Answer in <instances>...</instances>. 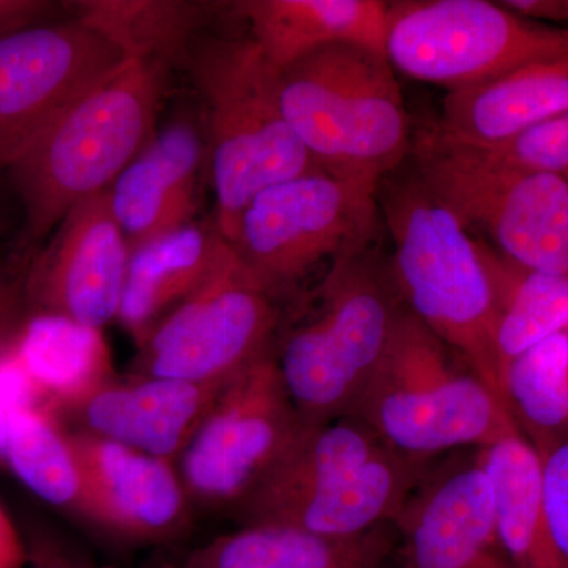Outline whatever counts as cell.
Instances as JSON below:
<instances>
[{
    "label": "cell",
    "instance_id": "6da1fadb",
    "mask_svg": "<svg viewBox=\"0 0 568 568\" xmlns=\"http://www.w3.org/2000/svg\"><path fill=\"white\" fill-rule=\"evenodd\" d=\"M166 63L129 59L54 119L6 168L24 211L26 264L78 204L108 192L155 136Z\"/></svg>",
    "mask_w": 568,
    "mask_h": 568
},
{
    "label": "cell",
    "instance_id": "7a4b0ae2",
    "mask_svg": "<svg viewBox=\"0 0 568 568\" xmlns=\"http://www.w3.org/2000/svg\"><path fill=\"white\" fill-rule=\"evenodd\" d=\"M426 473V459L399 454L357 418L302 424L234 508L242 525L357 537L394 525Z\"/></svg>",
    "mask_w": 568,
    "mask_h": 568
},
{
    "label": "cell",
    "instance_id": "3957f363",
    "mask_svg": "<svg viewBox=\"0 0 568 568\" xmlns=\"http://www.w3.org/2000/svg\"><path fill=\"white\" fill-rule=\"evenodd\" d=\"M183 62L209 111L213 223L231 242L242 212L257 193L321 170L284 115L282 71L256 41L197 37Z\"/></svg>",
    "mask_w": 568,
    "mask_h": 568
},
{
    "label": "cell",
    "instance_id": "277c9868",
    "mask_svg": "<svg viewBox=\"0 0 568 568\" xmlns=\"http://www.w3.org/2000/svg\"><path fill=\"white\" fill-rule=\"evenodd\" d=\"M286 121L324 173L379 190L405 159L409 118L386 52L334 44L282 70Z\"/></svg>",
    "mask_w": 568,
    "mask_h": 568
},
{
    "label": "cell",
    "instance_id": "5b68a950",
    "mask_svg": "<svg viewBox=\"0 0 568 568\" xmlns=\"http://www.w3.org/2000/svg\"><path fill=\"white\" fill-rule=\"evenodd\" d=\"M386 216L395 245V290L407 312L506 405L496 293L480 242L420 181L388 194Z\"/></svg>",
    "mask_w": 568,
    "mask_h": 568
},
{
    "label": "cell",
    "instance_id": "8992f818",
    "mask_svg": "<svg viewBox=\"0 0 568 568\" xmlns=\"http://www.w3.org/2000/svg\"><path fill=\"white\" fill-rule=\"evenodd\" d=\"M349 417L399 454L426 462L521 433L487 384L405 310Z\"/></svg>",
    "mask_w": 568,
    "mask_h": 568
},
{
    "label": "cell",
    "instance_id": "52a82bcc",
    "mask_svg": "<svg viewBox=\"0 0 568 568\" xmlns=\"http://www.w3.org/2000/svg\"><path fill=\"white\" fill-rule=\"evenodd\" d=\"M315 297L275 351L287 395L308 425L351 416L403 312L362 252L335 260Z\"/></svg>",
    "mask_w": 568,
    "mask_h": 568
},
{
    "label": "cell",
    "instance_id": "ba28073f",
    "mask_svg": "<svg viewBox=\"0 0 568 568\" xmlns=\"http://www.w3.org/2000/svg\"><path fill=\"white\" fill-rule=\"evenodd\" d=\"M418 181L496 252L529 271L568 275V181L526 170L480 149L440 141L416 145Z\"/></svg>",
    "mask_w": 568,
    "mask_h": 568
},
{
    "label": "cell",
    "instance_id": "9c48e42d",
    "mask_svg": "<svg viewBox=\"0 0 568 568\" xmlns=\"http://www.w3.org/2000/svg\"><path fill=\"white\" fill-rule=\"evenodd\" d=\"M386 54L395 71L448 91L534 63L568 61V28L488 0L388 3Z\"/></svg>",
    "mask_w": 568,
    "mask_h": 568
},
{
    "label": "cell",
    "instance_id": "30bf717a",
    "mask_svg": "<svg viewBox=\"0 0 568 568\" xmlns=\"http://www.w3.org/2000/svg\"><path fill=\"white\" fill-rule=\"evenodd\" d=\"M376 194L324 171L298 175L257 193L227 244L274 295L324 260L362 252L375 224Z\"/></svg>",
    "mask_w": 568,
    "mask_h": 568
},
{
    "label": "cell",
    "instance_id": "8fae6325",
    "mask_svg": "<svg viewBox=\"0 0 568 568\" xmlns=\"http://www.w3.org/2000/svg\"><path fill=\"white\" fill-rule=\"evenodd\" d=\"M272 297L226 242L211 276L138 346V375L227 383L272 349Z\"/></svg>",
    "mask_w": 568,
    "mask_h": 568
},
{
    "label": "cell",
    "instance_id": "7c38bea8",
    "mask_svg": "<svg viewBox=\"0 0 568 568\" xmlns=\"http://www.w3.org/2000/svg\"><path fill=\"white\" fill-rule=\"evenodd\" d=\"M302 424L272 347L224 384L178 459L190 499L234 507L282 457Z\"/></svg>",
    "mask_w": 568,
    "mask_h": 568
},
{
    "label": "cell",
    "instance_id": "4fadbf2b",
    "mask_svg": "<svg viewBox=\"0 0 568 568\" xmlns=\"http://www.w3.org/2000/svg\"><path fill=\"white\" fill-rule=\"evenodd\" d=\"M129 61L78 20L0 39V171L93 85Z\"/></svg>",
    "mask_w": 568,
    "mask_h": 568
},
{
    "label": "cell",
    "instance_id": "5bb4252c",
    "mask_svg": "<svg viewBox=\"0 0 568 568\" xmlns=\"http://www.w3.org/2000/svg\"><path fill=\"white\" fill-rule=\"evenodd\" d=\"M130 250L108 192L78 204L29 263L33 310L102 328L118 321Z\"/></svg>",
    "mask_w": 568,
    "mask_h": 568
},
{
    "label": "cell",
    "instance_id": "9a60e30c",
    "mask_svg": "<svg viewBox=\"0 0 568 568\" xmlns=\"http://www.w3.org/2000/svg\"><path fill=\"white\" fill-rule=\"evenodd\" d=\"M394 525L406 568H514L478 452L428 470Z\"/></svg>",
    "mask_w": 568,
    "mask_h": 568
},
{
    "label": "cell",
    "instance_id": "2e32d148",
    "mask_svg": "<svg viewBox=\"0 0 568 568\" xmlns=\"http://www.w3.org/2000/svg\"><path fill=\"white\" fill-rule=\"evenodd\" d=\"M70 439L81 470L80 515L144 544L185 532L192 499L174 463L84 432Z\"/></svg>",
    "mask_w": 568,
    "mask_h": 568
},
{
    "label": "cell",
    "instance_id": "e0dca14e",
    "mask_svg": "<svg viewBox=\"0 0 568 568\" xmlns=\"http://www.w3.org/2000/svg\"><path fill=\"white\" fill-rule=\"evenodd\" d=\"M224 384L138 375L111 381L71 413L80 432L175 463Z\"/></svg>",
    "mask_w": 568,
    "mask_h": 568
},
{
    "label": "cell",
    "instance_id": "ac0fdd59",
    "mask_svg": "<svg viewBox=\"0 0 568 568\" xmlns=\"http://www.w3.org/2000/svg\"><path fill=\"white\" fill-rule=\"evenodd\" d=\"M204 142L189 121L155 133L108 190L130 250L193 223Z\"/></svg>",
    "mask_w": 568,
    "mask_h": 568
},
{
    "label": "cell",
    "instance_id": "d6986e66",
    "mask_svg": "<svg viewBox=\"0 0 568 568\" xmlns=\"http://www.w3.org/2000/svg\"><path fill=\"white\" fill-rule=\"evenodd\" d=\"M568 111V61L521 67L448 91L433 134L448 144L489 149Z\"/></svg>",
    "mask_w": 568,
    "mask_h": 568
},
{
    "label": "cell",
    "instance_id": "ffe728a7",
    "mask_svg": "<svg viewBox=\"0 0 568 568\" xmlns=\"http://www.w3.org/2000/svg\"><path fill=\"white\" fill-rule=\"evenodd\" d=\"M388 2L381 0H241L234 17L248 22L250 39L280 71L306 55L357 44L386 52Z\"/></svg>",
    "mask_w": 568,
    "mask_h": 568
},
{
    "label": "cell",
    "instance_id": "44dd1931",
    "mask_svg": "<svg viewBox=\"0 0 568 568\" xmlns=\"http://www.w3.org/2000/svg\"><path fill=\"white\" fill-rule=\"evenodd\" d=\"M224 245L215 223L193 222L133 250L118 321L138 346L211 276Z\"/></svg>",
    "mask_w": 568,
    "mask_h": 568
},
{
    "label": "cell",
    "instance_id": "7402d4cb",
    "mask_svg": "<svg viewBox=\"0 0 568 568\" xmlns=\"http://www.w3.org/2000/svg\"><path fill=\"white\" fill-rule=\"evenodd\" d=\"M394 547L390 526L351 538L280 525H242L193 549L179 568H376Z\"/></svg>",
    "mask_w": 568,
    "mask_h": 568
},
{
    "label": "cell",
    "instance_id": "603a6c76",
    "mask_svg": "<svg viewBox=\"0 0 568 568\" xmlns=\"http://www.w3.org/2000/svg\"><path fill=\"white\" fill-rule=\"evenodd\" d=\"M13 338L51 413H71L114 381L110 347L100 328L36 310L13 328Z\"/></svg>",
    "mask_w": 568,
    "mask_h": 568
},
{
    "label": "cell",
    "instance_id": "cb8c5ba5",
    "mask_svg": "<svg viewBox=\"0 0 568 568\" xmlns=\"http://www.w3.org/2000/svg\"><path fill=\"white\" fill-rule=\"evenodd\" d=\"M491 481L497 532L514 568H568L541 500L540 457L521 433L480 448Z\"/></svg>",
    "mask_w": 568,
    "mask_h": 568
},
{
    "label": "cell",
    "instance_id": "d4e9b609",
    "mask_svg": "<svg viewBox=\"0 0 568 568\" xmlns=\"http://www.w3.org/2000/svg\"><path fill=\"white\" fill-rule=\"evenodd\" d=\"M226 3L186 0H81L74 20L99 32L129 59L170 63L183 55Z\"/></svg>",
    "mask_w": 568,
    "mask_h": 568
},
{
    "label": "cell",
    "instance_id": "484cf974",
    "mask_svg": "<svg viewBox=\"0 0 568 568\" xmlns=\"http://www.w3.org/2000/svg\"><path fill=\"white\" fill-rule=\"evenodd\" d=\"M497 304L500 372L529 347L568 328V275L529 271L480 242Z\"/></svg>",
    "mask_w": 568,
    "mask_h": 568
},
{
    "label": "cell",
    "instance_id": "4316f807",
    "mask_svg": "<svg viewBox=\"0 0 568 568\" xmlns=\"http://www.w3.org/2000/svg\"><path fill=\"white\" fill-rule=\"evenodd\" d=\"M503 392L519 432L537 452L562 439L568 426L566 335L551 336L507 362Z\"/></svg>",
    "mask_w": 568,
    "mask_h": 568
},
{
    "label": "cell",
    "instance_id": "83f0119b",
    "mask_svg": "<svg viewBox=\"0 0 568 568\" xmlns=\"http://www.w3.org/2000/svg\"><path fill=\"white\" fill-rule=\"evenodd\" d=\"M3 462L41 500L80 514V465L69 433L63 432L50 410L10 414Z\"/></svg>",
    "mask_w": 568,
    "mask_h": 568
},
{
    "label": "cell",
    "instance_id": "f1b7e54d",
    "mask_svg": "<svg viewBox=\"0 0 568 568\" xmlns=\"http://www.w3.org/2000/svg\"><path fill=\"white\" fill-rule=\"evenodd\" d=\"M537 454L545 517L556 548L568 564V439L556 440Z\"/></svg>",
    "mask_w": 568,
    "mask_h": 568
},
{
    "label": "cell",
    "instance_id": "f546056e",
    "mask_svg": "<svg viewBox=\"0 0 568 568\" xmlns=\"http://www.w3.org/2000/svg\"><path fill=\"white\" fill-rule=\"evenodd\" d=\"M0 407L17 410H50L47 399L29 375L14 345L13 328H0Z\"/></svg>",
    "mask_w": 568,
    "mask_h": 568
},
{
    "label": "cell",
    "instance_id": "4dcf8cb0",
    "mask_svg": "<svg viewBox=\"0 0 568 568\" xmlns=\"http://www.w3.org/2000/svg\"><path fill=\"white\" fill-rule=\"evenodd\" d=\"M26 544L29 568H84L73 552L47 530H32Z\"/></svg>",
    "mask_w": 568,
    "mask_h": 568
},
{
    "label": "cell",
    "instance_id": "1f68e13d",
    "mask_svg": "<svg viewBox=\"0 0 568 568\" xmlns=\"http://www.w3.org/2000/svg\"><path fill=\"white\" fill-rule=\"evenodd\" d=\"M54 3L47 0H0V39L10 33L48 22Z\"/></svg>",
    "mask_w": 568,
    "mask_h": 568
},
{
    "label": "cell",
    "instance_id": "d6a6232c",
    "mask_svg": "<svg viewBox=\"0 0 568 568\" xmlns=\"http://www.w3.org/2000/svg\"><path fill=\"white\" fill-rule=\"evenodd\" d=\"M28 567V544L0 504V568Z\"/></svg>",
    "mask_w": 568,
    "mask_h": 568
},
{
    "label": "cell",
    "instance_id": "836d02e7",
    "mask_svg": "<svg viewBox=\"0 0 568 568\" xmlns=\"http://www.w3.org/2000/svg\"><path fill=\"white\" fill-rule=\"evenodd\" d=\"M10 414L0 407V463L6 459L7 436H9Z\"/></svg>",
    "mask_w": 568,
    "mask_h": 568
},
{
    "label": "cell",
    "instance_id": "e575fe53",
    "mask_svg": "<svg viewBox=\"0 0 568 568\" xmlns=\"http://www.w3.org/2000/svg\"><path fill=\"white\" fill-rule=\"evenodd\" d=\"M564 335H566V343H567V354H568V328L566 332H564Z\"/></svg>",
    "mask_w": 568,
    "mask_h": 568
}]
</instances>
